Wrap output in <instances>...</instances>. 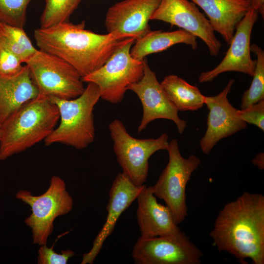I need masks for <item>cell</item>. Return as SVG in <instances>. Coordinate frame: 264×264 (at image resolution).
Listing matches in <instances>:
<instances>
[{
    "label": "cell",
    "mask_w": 264,
    "mask_h": 264,
    "mask_svg": "<svg viewBox=\"0 0 264 264\" xmlns=\"http://www.w3.org/2000/svg\"><path fill=\"white\" fill-rule=\"evenodd\" d=\"M21 60L13 53L0 45V72L12 75L19 71L23 66Z\"/></svg>",
    "instance_id": "28"
},
{
    "label": "cell",
    "mask_w": 264,
    "mask_h": 264,
    "mask_svg": "<svg viewBox=\"0 0 264 264\" xmlns=\"http://www.w3.org/2000/svg\"><path fill=\"white\" fill-rule=\"evenodd\" d=\"M135 41L134 38H125L101 67L82 78L83 82L98 87L102 99L114 104L121 102L129 86L142 77L146 59L139 61L131 56Z\"/></svg>",
    "instance_id": "5"
},
{
    "label": "cell",
    "mask_w": 264,
    "mask_h": 264,
    "mask_svg": "<svg viewBox=\"0 0 264 264\" xmlns=\"http://www.w3.org/2000/svg\"><path fill=\"white\" fill-rule=\"evenodd\" d=\"M39 95L71 99L80 96L85 88L82 77L63 59L39 49L25 62Z\"/></svg>",
    "instance_id": "9"
},
{
    "label": "cell",
    "mask_w": 264,
    "mask_h": 264,
    "mask_svg": "<svg viewBox=\"0 0 264 264\" xmlns=\"http://www.w3.org/2000/svg\"><path fill=\"white\" fill-rule=\"evenodd\" d=\"M169 161L158 180L151 186L153 194L164 200L179 224L188 215L186 188L193 173L201 163L195 155L186 158L180 153L177 139L169 143Z\"/></svg>",
    "instance_id": "7"
},
{
    "label": "cell",
    "mask_w": 264,
    "mask_h": 264,
    "mask_svg": "<svg viewBox=\"0 0 264 264\" xmlns=\"http://www.w3.org/2000/svg\"><path fill=\"white\" fill-rule=\"evenodd\" d=\"M54 244L50 248L47 247L46 244L40 246L38 251V264H66L70 258L76 255L73 250L69 249L62 250L61 253L55 252Z\"/></svg>",
    "instance_id": "26"
},
{
    "label": "cell",
    "mask_w": 264,
    "mask_h": 264,
    "mask_svg": "<svg viewBox=\"0 0 264 264\" xmlns=\"http://www.w3.org/2000/svg\"><path fill=\"white\" fill-rule=\"evenodd\" d=\"M38 95V88L26 65L12 75L0 72V124L24 104Z\"/></svg>",
    "instance_id": "19"
},
{
    "label": "cell",
    "mask_w": 264,
    "mask_h": 264,
    "mask_svg": "<svg viewBox=\"0 0 264 264\" xmlns=\"http://www.w3.org/2000/svg\"><path fill=\"white\" fill-rule=\"evenodd\" d=\"M60 119L57 106L38 95L27 102L1 124L0 161L44 140Z\"/></svg>",
    "instance_id": "3"
},
{
    "label": "cell",
    "mask_w": 264,
    "mask_h": 264,
    "mask_svg": "<svg viewBox=\"0 0 264 264\" xmlns=\"http://www.w3.org/2000/svg\"><path fill=\"white\" fill-rule=\"evenodd\" d=\"M197 38L182 29L173 31L151 30L135 40L130 53L135 59L143 61L148 55L163 51L178 44H184L196 50L198 48Z\"/></svg>",
    "instance_id": "20"
},
{
    "label": "cell",
    "mask_w": 264,
    "mask_h": 264,
    "mask_svg": "<svg viewBox=\"0 0 264 264\" xmlns=\"http://www.w3.org/2000/svg\"><path fill=\"white\" fill-rule=\"evenodd\" d=\"M0 134H1V124H0Z\"/></svg>",
    "instance_id": "31"
},
{
    "label": "cell",
    "mask_w": 264,
    "mask_h": 264,
    "mask_svg": "<svg viewBox=\"0 0 264 264\" xmlns=\"http://www.w3.org/2000/svg\"><path fill=\"white\" fill-rule=\"evenodd\" d=\"M238 115L246 124L254 125L264 131V100L246 108L238 110Z\"/></svg>",
    "instance_id": "27"
},
{
    "label": "cell",
    "mask_w": 264,
    "mask_h": 264,
    "mask_svg": "<svg viewBox=\"0 0 264 264\" xmlns=\"http://www.w3.org/2000/svg\"><path fill=\"white\" fill-rule=\"evenodd\" d=\"M151 20L169 23L200 38L212 56H216L220 52L221 43L215 36L208 19L192 1L161 0Z\"/></svg>",
    "instance_id": "11"
},
{
    "label": "cell",
    "mask_w": 264,
    "mask_h": 264,
    "mask_svg": "<svg viewBox=\"0 0 264 264\" xmlns=\"http://www.w3.org/2000/svg\"><path fill=\"white\" fill-rule=\"evenodd\" d=\"M259 13L251 6L248 12L236 27L226 54L221 62L214 69L200 73V83L212 81L220 74L236 71L253 77L257 60L251 56V35Z\"/></svg>",
    "instance_id": "14"
},
{
    "label": "cell",
    "mask_w": 264,
    "mask_h": 264,
    "mask_svg": "<svg viewBox=\"0 0 264 264\" xmlns=\"http://www.w3.org/2000/svg\"><path fill=\"white\" fill-rule=\"evenodd\" d=\"M251 52L256 55L257 63L251 85L242 95L241 109L264 100V51L259 46L253 44L251 45Z\"/></svg>",
    "instance_id": "23"
},
{
    "label": "cell",
    "mask_w": 264,
    "mask_h": 264,
    "mask_svg": "<svg viewBox=\"0 0 264 264\" xmlns=\"http://www.w3.org/2000/svg\"><path fill=\"white\" fill-rule=\"evenodd\" d=\"M38 49L71 65L82 78L101 67L129 35L100 34L85 29L84 21L67 22L34 32Z\"/></svg>",
    "instance_id": "2"
},
{
    "label": "cell",
    "mask_w": 264,
    "mask_h": 264,
    "mask_svg": "<svg viewBox=\"0 0 264 264\" xmlns=\"http://www.w3.org/2000/svg\"><path fill=\"white\" fill-rule=\"evenodd\" d=\"M128 90L136 94L142 105L143 115L137 129L138 133L145 130L150 122L158 119L173 121L178 132L181 134L184 132L186 122L179 117L178 110L166 95L147 59L142 77L138 82L130 85Z\"/></svg>",
    "instance_id": "12"
},
{
    "label": "cell",
    "mask_w": 264,
    "mask_h": 264,
    "mask_svg": "<svg viewBox=\"0 0 264 264\" xmlns=\"http://www.w3.org/2000/svg\"><path fill=\"white\" fill-rule=\"evenodd\" d=\"M15 197L31 207V214L24 222L31 229L33 243L40 246L47 244L55 219L68 213L73 204L65 181L55 176L51 177L48 189L43 194L34 196L29 191L20 190Z\"/></svg>",
    "instance_id": "6"
},
{
    "label": "cell",
    "mask_w": 264,
    "mask_h": 264,
    "mask_svg": "<svg viewBox=\"0 0 264 264\" xmlns=\"http://www.w3.org/2000/svg\"><path fill=\"white\" fill-rule=\"evenodd\" d=\"M235 80L229 81L224 89L214 96H205L204 104L209 110L207 129L199 142L202 152L209 154L221 139L245 129L247 124L238 115V110L229 102L230 93Z\"/></svg>",
    "instance_id": "13"
},
{
    "label": "cell",
    "mask_w": 264,
    "mask_h": 264,
    "mask_svg": "<svg viewBox=\"0 0 264 264\" xmlns=\"http://www.w3.org/2000/svg\"><path fill=\"white\" fill-rule=\"evenodd\" d=\"M161 0H123L108 9L105 25L109 33L129 35L135 39L150 31L149 22Z\"/></svg>",
    "instance_id": "15"
},
{
    "label": "cell",
    "mask_w": 264,
    "mask_h": 264,
    "mask_svg": "<svg viewBox=\"0 0 264 264\" xmlns=\"http://www.w3.org/2000/svg\"><path fill=\"white\" fill-rule=\"evenodd\" d=\"M264 153H260L255 155L252 159V162L254 165L257 166L259 169L261 170L264 168Z\"/></svg>",
    "instance_id": "30"
},
{
    "label": "cell",
    "mask_w": 264,
    "mask_h": 264,
    "mask_svg": "<svg viewBox=\"0 0 264 264\" xmlns=\"http://www.w3.org/2000/svg\"><path fill=\"white\" fill-rule=\"evenodd\" d=\"M137 186L123 172L115 177L109 191L107 206L108 215L105 223L95 237L90 250L83 255L81 264H92L100 252L106 239L112 233L122 214L127 209L144 186Z\"/></svg>",
    "instance_id": "16"
},
{
    "label": "cell",
    "mask_w": 264,
    "mask_h": 264,
    "mask_svg": "<svg viewBox=\"0 0 264 264\" xmlns=\"http://www.w3.org/2000/svg\"><path fill=\"white\" fill-rule=\"evenodd\" d=\"M40 27L45 28L67 22L82 0H44Z\"/></svg>",
    "instance_id": "24"
},
{
    "label": "cell",
    "mask_w": 264,
    "mask_h": 264,
    "mask_svg": "<svg viewBox=\"0 0 264 264\" xmlns=\"http://www.w3.org/2000/svg\"><path fill=\"white\" fill-rule=\"evenodd\" d=\"M160 85L178 111H194L204 104L205 96L198 88L175 75L166 76Z\"/></svg>",
    "instance_id": "21"
},
{
    "label": "cell",
    "mask_w": 264,
    "mask_h": 264,
    "mask_svg": "<svg viewBox=\"0 0 264 264\" xmlns=\"http://www.w3.org/2000/svg\"><path fill=\"white\" fill-rule=\"evenodd\" d=\"M219 252L234 256L242 264L250 259L264 264V196L244 192L225 204L210 233Z\"/></svg>",
    "instance_id": "1"
},
{
    "label": "cell",
    "mask_w": 264,
    "mask_h": 264,
    "mask_svg": "<svg viewBox=\"0 0 264 264\" xmlns=\"http://www.w3.org/2000/svg\"><path fill=\"white\" fill-rule=\"evenodd\" d=\"M32 0H0V22L23 28L26 10Z\"/></svg>",
    "instance_id": "25"
},
{
    "label": "cell",
    "mask_w": 264,
    "mask_h": 264,
    "mask_svg": "<svg viewBox=\"0 0 264 264\" xmlns=\"http://www.w3.org/2000/svg\"><path fill=\"white\" fill-rule=\"evenodd\" d=\"M49 98L58 109L60 122L44 140L45 145L59 143L80 150L92 143L95 138L93 110L100 98L98 87L88 83L83 92L71 99Z\"/></svg>",
    "instance_id": "4"
},
{
    "label": "cell",
    "mask_w": 264,
    "mask_h": 264,
    "mask_svg": "<svg viewBox=\"0 0 264 264\" xmlns=\"http://www.w3.org/2000/svg\"><path fill=\"white\" fill-rule=\"evenodd\" d=\"M208 17L214 31L229 45L236 27L248 12L250 0H191Z\"/></svg>",
    "instance_id": "18"
},
{
    "label": "cell",
    "mask_w": 264,
    "mask_h": 264,
    "mask_svg": "<svg viewBox=\"0 0 264 264\" xmlns=\"http://www.w3.org/2000/svg\"><path fill=\"white\" fill-rule=\"evenodd\" d=\"M251 6L264 18V0H250Z\"/></svg>",
    "instance_id": "29"
},
{
    "label": "cell",
    "mask_w": 264,
    "mask_h": 264,
    "mask_svg": "<svg viewBox=\"0 0 264 264\" xmlns=\"http://www.w3.org/2000/svg\"><path fill=\"white\" fill-rule=\"evenodd\" d=\"M0 45L13 53L23 63L38 49L33 45L23 28L2 22H0Z\"/></svg>",
    "instance_id": "22"
},
{
    "label": "cell",
    "mask_w": 264,
    "mask_h": 264,
    "mask_svg": "<svg viewBox=\"0 0 264 264\" xmlns=\"http://www.w3.org/2000/svg\"><path fill=\"white\" fill-rule=\"evenodd\" d=\"M132 256L136 264H199L203 253L186 235L164 236L140 237Z\"/></svg>",
    "instance_id": "10"
},
{
    "label": "cell",
    "mask_w": 264,
    "mask_h": 264,
    "mask_svg": "<svg viewBox=\"0 0 264 264\" xmlns=\"http://www.w3.org/2000/svg\"><path fill=\"white\" fill-rule=\"evenodd\" d=\"M109 129L113 151L123 173L135 185H143L148 177L149 158L158 151L167 150L168 135L164 133L157 138H135L117 119L109 124Z\"/></svg>",
    "instance_id": "8"
},
{
    "label": "cell",
    "mask_w": 264,
    "mask_h": 264,
    "mask_svg": "<svg viewBox=\"0 0 264 264\" xmlns=\"http://www.w3.org/2000/svg\"><path fill=\"white\" fill-rule=\"evenodd\" d=\"M137 222L142 238L186 235L176 222L170 209L158 202L151 186L145 185L136 198Z\"/></svg>",
    "instance_id": "17"
}]
</instances>
